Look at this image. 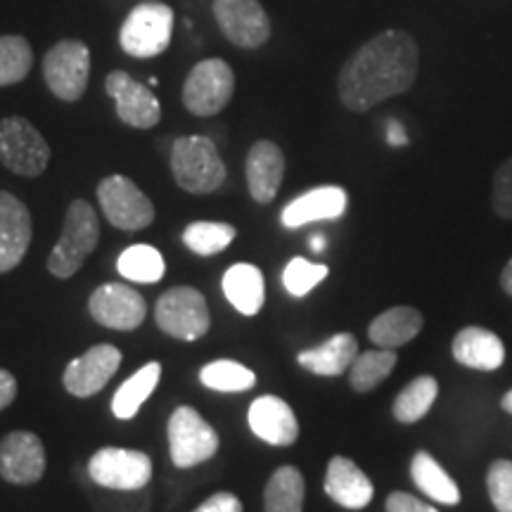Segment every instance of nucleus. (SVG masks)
Wrapping results in <instances>:
<instances>
[{"mask_svg":"<svg viewBox=\"0 0 512 512\" xmlns=\"http://www.w3.org/2000/svg\"><path fill=\"white\" fill-rule=\"evenodd\" d=\"M420 72L418 41L403 29H387L370 38L342 64L337 76L339 102L354 114L408 93Z\"/></svg>","mask_w":512,"mask_h":512,"instance_id":"f257e3e1","label":"nucleus"},{"mask_svg":"<svg viewBox=\"0 0 512 512\" xmlns=\"http://www.w3.org/2000/svg\"><path fill=\"white\" fill-rule=\"evenodd\" d=\"M171 174L178 188L190 195H209L226 183V164L214 140L185 136L171 145Z\"/></svg>","mask_w":512,"mask_h":512,"instance_id":"f03ea898","label":"nucleus"},{"mask_svg":"<svg viewBox=\"0 0 512 512\" xmlns=\"http://www.w3.org/2000/svg\"><path fill=\"white\" fill-rule=\"evenodd\" d=\"M100 242V219L86 200H74L64 214L62 233L48 256V271L60 280L74 278Z\"/></svg>","mask_w":512,"mask_h":512,"instance_id":"7ed1b4c3","label":"nucleus"},{"mask_svg":"<svg viewBox=\"0 0 512 512\" xmlns=\"http://www.w3.org/2000/svg\"><path fill=\"white\" fill-rule=\"evenodd\" d=\"M174 34V10L169 5L147 0L128 12L119 31L121 50L138 60L162 55Z\"/></svg>","mask_w":512,"mask_h":512,"instance_id":"20e7f679","label":"nucleus"},{"mask_svg":"<svg viewBox=\"0 0 512 512\" xmlns=\"http://www.w3.org/2000/svg\"><path fill=\"white\" fill-rule=\"evenodd\" d=\"M43 81L62 102H79L91 81V50L79 38H64L43 57Z\"/></svg>","mask_w":512,"mask_h":512,"instance_id":"39448f33","label":"nucleus"},{"mask_svg":"<svg viewBox=\"0 0 512 512\" xmlns=\"http://www.w3.org/2000/svg\"><path fill=\"white\" fill-rule=\"evenodd\" d=\"M235 93V72L221 57L197 62L183 83V105L195 117H216Z\"/></svg>","mask_w":512,"mask_h":512,"instance_id":"423d86ee","label":"nucleus"},{"mask_svg":"<svg viewBox=\"0 0 512 512\" xmlns=\"http://www.w3.org/2000/svg\"><path fill=\"white\" fill-rule=\"evenodd\" d=\"M50 145L24 117L0 119V164L12 174L38 178L50 164Z\"/></svg>","mask_w":512,"mask_h":512,"instance_id":"0eeeda50","label":"nucleus"},{"mask_svg":"<svg viewBox=\"0 0 512 512\" xmlns=\"http://www.w3.org/2000/svg\"><path fill=\"white\" fill-rule=\"evenodd\" d=\"M157 328L181 342H197L211 328V313L207 299L195 287H171L155 306Z\"/></svg>","mask_w":512,"mask_h":512,"instance_id":"6e6552de","label":"nucleus"},{"mask_svg":"<svg viewBox=\"0 0 512 512\" xmlns=\"http://www.w3.org/2000/svg\"><path fill=\"white\" fill-rule=\"evenodd\" d=\"M98 202L114 228L138 233L155 221V204L128 176L112 174L98 185Z\"/></svg>","mask_w":512,"mask_h":512,"instance_id":"1a4fd4ad","label":"nucleus"},{"mask_svg":"<svg viewBox=\"0 0 512 512\" xmlns=\"http://www.w3.org/2000/svg\"><path fill=\"white\" fill-rule=\"evenodd\" d=\"M219 434L192 406H178L169 418V453L176 467L202 465L219 451Z\"/></svg>","mask_w":512,"mask_h":512,"instance_id":"9d476101","label":"nucleus"},{"mask_svg":"<svg viewBox=\"0 0 512 512\" xmlns=\"http://www.w3.org/2000/svg\"><path fill=\"white\" fill-rule=\"evenodd\" d=\"M88 475L98 486L112 491H140L152 479V460L143 451L107 446L88 460Z\"/></svg>","mask_w":512,"mask_h":512,"instance_id":"9b49d317","label":"nucleus"},{"mask_svg":"<svg viewBox=\"0 0 512 512\" xmlns=\"http://www.w3.org/2000/svg\"><path fill=\"white\" fill-rule=\"evenodd\" d=\"M221 34L242 50H259L273 34L271 19L259 0H214L211 5Z\"/></svg>","mask_w":512,"mask_h":512,"instance_id":"f8f14e48","label":"nucleus"},{"mask_svg":"<svg viewBox=\"0 0 512 512\" xmlns=\"http://www.w3.org/2000/svg\"><path fill=\"white\" fill-rule=\"evenodd\" d=\"M46 446L38 434L15 430L0 439V479L15 486L38 484L46 475Z\"/></svg>","mask_w":512,"mask_h":512,"instance_id":"ddd939ff","label":"nucleus"},{"mask_svg":"<svg viewBox=\"0 0 512 512\" xmlns=\"http://www.w3.org/2000/svg\"><path fill=\"white\" fill-rule=\"evenodd\" d=\"M105 91L114 98L117 117L126 126L147 131V128H155L162 119V105H159L157 95L145 83L133 79L128 72L114 69V72L107 74Z\"/></svg>","mask_w":512,"mask_h":512,"instance_id":"4468645a","label":"nucleus"},{"mask_svg":"<svg viewBox=\"0 0 512 512\" xmlns=\"http://www.w3.org/2000/svg\"><path fill=\"white\" fill-rule=\"evenodd\" d=\"M88 311L95 323L110 330H136L145 323L147 304L140 294L124 283H107L88 299Z\"/></svg>","mask_w":512,"mask_h":512,"instance_id":"2eb2a0df","label":"nucleus"},{"mask_svg":"<svg viewBox=\"0 0 512 512\" xmlns=\"http://www.w3.org/2000/svg\"><path fill=\"white\" fill-rule=\"evenodd\" d=\"M121 351L114 344H95L64 368L62 384L76 399H88L105 389L121 366Z\"/></svg>","mask_w":512,"mask_h":512,"instance_id":"dca6fc26","label":"nucleus"},{"mask_svg":"<svg viewBox=\"0 0 512 512\" xmlns=\"http://www.w3.org/2000/svg\"><path fill=\"white\" fill-rule=\"evenodd\" d=\"M34 238V223L27 204L12 192L0 190V273L22 264Z\"/></svg>","mask_w":512,"mask_h":512,"instance_id":"f3484780","label":"nucleus"},{"mask_svg":"<svg viewBox=\"0 0 512 512\" xmlns=\"http://www.w3.org/2000/svg\"><path fill=\"white\" fill-rule=\"evenodd\" d=\"M247 188L254 202L271 204L285 178V155L273 140H256L245 162Z\"/></svg>","mask_w":512,"mask_h":512,"instance_id":"a211bd4d","label":"nucleus"},{"mask_svg":"<svg viewBox=\"0 0 512 512\" xmlns=\"http://www.w3.org/2000/svg\"><path fill=\"white\" fill-rule=\"evenodd\" d=\"M249 427L261 441L271 446H292L299 439V420L290 403L280 396H259L249 406Z\"/></svg>","mask_w":512,"mask_h":512,"instance_id":"6ab92c4d","label":"nucleus"},{"mask_svg":"<svg viewBox=\"0 0 512 512\" xmlns=\"http://www.w3.org/2000/svg\"><path fill=\"white\" fill-rule=\"evenodd\" d=\"M347 190L339 188V185H320L304 195H299L297 200H292L280 214V223L285 228H302L316 221H332L339 219L347 209Z\"/></svg>","mask_w":512,"mask_h":512,"instance_id":"aec40b11","label":"nucleus"},{"mask_svg":"<svg viewBox=\"0 0 512 512\" xmlns=\"http://www.w3.org/2000/svg\"><path fill=\"white\" fill-rule=\"evenodd\" d=\"M323 486L325 494L347 510H363L375 496L370 477L347 456L330 458Z\"/></svg>","mask_w":512,"mask_h":512,"instance_id":"412c9836","label":"nucleus"},{"mask_svg":"<svg viewBox=\"0 0 512 512\" xmlns=\"http://www.w3.org/2000/svg\"><path fill=\"white\" fill-rule=\"evenodd\" d=\"M453 358L460 366L472 370H498L505 363V347L503 339L496 332L482 328V325H467L453 337L451 344Z\"/></svg>","mask_w":512,"mask_h":512,"instance_id":"4be33fe9","label":"nucleus"},{"mask_svg":"<svg viewBox=\"0 0 512 512\" xmlns=\"http://www.w3.org/2000/svg\"><path fill=\"white\" fill-rule=\"evenodd\" d=\"M358 356V339L351 332H337L318 347L299 351L297 363L320 377H339L351 368Z\"/></svg>","mask_w":512,"mask_h":512,"instance_id":"5701e85b","label":"nucleus"},{"mask_svg":"<svg viewBox=\"0 0 512 512\" xmlns=\"http://www.w3.org/2000/svg\"><path fill=\"white\" fill-rule=\"evenodd\" d=\"M422 328H425V316L415 306H392L370 323L368 337L380 349H399L413 342Z\"/></svg>","mask_w":512,"mask_h":512,"instance_id":"b1692460","label":"nucleus"},{"mask_svg":"<svg viewBox=\"0 0 512 512\" xmlns=\"http://www.w3.org/2000/svg\"><path fill=\"white\" fill-rule=\"evenodd\" d=\"M223 294L242 316H256L266 302L264 273L252 264H235L223 275Z\"/></svg>","mask_w":512,"mask_h":512,"instance_id":"393cba45","label":"nucleus"},{"mask_svg":"<svg viewBox=\"0 0 512 512\" xmlns=\"http://www.w3.org/2000/svg\"><path fill=\"white\" fill-rule=\"evenodd\" d=\"M411 477L413 484L427 498H432L434 503L451 505V508L460 503V489L456 479L448 475L430 451H415L411 460Z\"/></svg>","mask_w":512,"mask_h":512,"instance_id":"a878e982","label":"nucleus"},{"mask_svg":"<svg viewBox=\"0 0 512 512\" xmlns=\"http://www.w3.org/2000/svg\"><path fill=\"white\" fill-rule=\"evenodd\" d=\"M159 380H162V363L152 361L136 370L112 396V413L119 420H133L143 403L155 392Z\"/></svg>","mask_w":512,"mask_h":512,"instance_id":"bb28decb","label":"nucleus"},{"mask_svg":"<svg viewBox=\"0 0 512 512\" xmlns=\"http://www.w3.org/2000/svg\"><path fill=\"white\" fill-rule=\"evenodd\" d=\"M306 498L304 475L294 465H283L273 472L264 489L266 512H302Z\"/></svg>","mask_w":512,"mask_h":512,"instance_id":"cd10ccee","label":"nucleus"},{"mask_svg":"<svg viewBox=\"0 0 512 512\" xmlns=\"http://www.w3.org/2000/svg\"><path fill=\"white\" fill-rule=\"evenodd\" d=\"M437 396H439L437 377L432 375L415 377V380L408 382L406 387L396 394L394 406H392L396 422H401V425H415V422H420L427 413L432 411Z\"/></svg>","mask_w":512,"mask_h":512,"instance_id":"c85d7f7f","label":"nucleus"},{"mask_svg":"<svg viewBox=\"0 0 512 512\" xmlns=\"http://www.w3.org/2000/svg\"><path fill=\"white\" fill-rule=\"evenodd\" d=\"M399 363L396 349H370L356 356V361L349 368V384L358 394L373 392L375 387L392 375V370Z\"/></svg>","mask_w":512,"mask_h":512,"instance_id":"c756f323","label":"nucleus"},{"mask_svg":"<svg viewBox=\"0 0 512 512\" xmlns=\"http://www.w3.org/2000/svg\"><path fill=\"white\" fill-rule=\"evenodd\" d=\"M117 271L131 283H159L166 273L162 252L152 245H133L121 252L117 261Z\"/></svg>","mask_w":512,"mask_h":512,"instance_id":"7c9ffc66","label":"nucleus"},{"mask_svg":"<svg viewBox=\"0 0 512 512\" xmlns=\"http://www.w3.org/2000/svg\"><path fill=\"white\" fill-rule=\"evenodd\" d=\"M34 67V50L24 36H0V88L15 86L27 79Z\"/></svg>","mask_w":512,"mask_h":512,"instance_id":"2f4dec72","label":"nucleus"},{"mask_svg":"<svg viewBox=\"0 0 512 512\" xmlns=\"http://www.w3.org/2000/svg\"><path fill=\"white\" fill-rule=\"evenodd\" d=\"M238 230L221 221H195L183 230V245L200 256L219 254L230 247Z\"/></svg>","mask_w":512,"mask_h":512,"instance_id":"473e14b6","label":"nucleus"},{"mask_svg":"<svg viewBox=\"0 0 512 512\" xmlns=\"http://www.w3.org/2000/svg\"><path fill=\"white\" fill-rule=\"evenodd\" d=\"M200 382L204 387L214 389V392H247L256 384V375L247 366H242L238 361H211L200 370Z\"/></svg>","mask_w":512,"mask_h":512,"instance_id":"72a5a7b5","label":"nucleus"},{"mask_svg":"<svg viewBox=\"0 0 512 512\" xmlns=\"http://www.w3.org/2000/svg\"><path fill=\"white\" fill-rule=\"evenodd\" d=\"M325 278H328V266L311 264L304 256H294L283 271V285L292 297H306Z\"/></svg>","mask_w":512,"mask_h":512,"instance_id":"f704fd0d","label":"nucleus"},{"mask_svg":"<svg viewBox=\"0 0 512 512\" xmlns=\"http://www.w3.org/2000/svg\"><path fill=\"white\" fill-rule=\"evenodd\" d=\"M486 491L496 512H512V460L498 458L486 470Z\"/></svg>","mask_w":512,"mask_h":512,"instance_id":"c9c22d12","label":"nucleus"},{"mask_svg":"<svg viewBox=\"0 0 512 512\" xmlns=\"http://www.w3.org/2000/svg\"><path fill=\"white\" fill-rule=\"evenodd\" d=\"M491 209L498 219L512 221V155L498 164L491 183Z\"/></svg>","mask_w":512,"mask_h":512,"instance_id":"e433bc0d","label":"nucleus"},{"mask_svg":"<svg viewBox=\"0 0 512 512\" xmlns=\"http://www.w3.org/2000/svg\"><path fill=\"white\" fill-rule=\"evenodd\" d=\"M384 512H439L434 505L420 501L406 491H392L384 501Z\"/></svg>","mask_w":512,"mask_h":512,"instance_id":"4c0bfd02","label":"nucleus"},{"mask_svg":"<svg viewBox=\"0 0 512 512\" xmlns=\"http://www.w3.org/2000/svg\"><path fill=\"white\" fill-rule=\"evenodd\" d=\"M192 512H242V501L230 491H219V494L209 496L207 501L197 505Z\"/></svg>","mask_w":512,"mask_h":512,"instance_id":"58836bf2","label":"nucleus"},{"mask_svg":"<svg viewBox=\"0 0 512 512\" xmlns=\"http://www.w3.org/2000/svg\"><path fill=\"white\" fill-rule=\"evenodd\" d=\"M17 399V377L10 370L0 368V413Z\"/></svg>","mask_w":512,"mask_h":512,"instance_id":"ea45409f","label":"nucleus"},{"mask_svg":"<svg viewBox=\"0 0 512 512\" xmlns=\"http://www.w3.org/2000/svg\"><path fill=\"white\" fill-rule=\"evenodd\" d=\"M501 290L508 294V297H512V259L503 266L501 271Z\"/></svg>","mask_w":512,"mask_h":512,"instance_id":"a19ab883","label":"nucleus"},{"mask_svg":"<svg viewBox=\"0 0 512 512\" xmlns=\"http://www.w3.org/2000/svg\"><path fill=\"white\" fill-rule=\"evenodd\" d=\"M501 408H503L505 413H510V415H512V389H510V392H505V394H503V399H501Z\"/></svg>","mask_w":512,"mask_h":512,"instance_id":"79ce46f5","label":"nucleus"},{"mask_svg":"<svg viewBox=\"0 0 512 512\" xmlns=\"http://www.w3.org/2000/svg\"><path fill=\"white\" fill-rule=\"evenodd\" d=\"M311 247L316 249V252H323V249H325V238H320V235H318V238H313L311 240Z\"/></svg>","mask_w":512,"mask_h":512,"instance_id":"37998d69","label":"nucleus"}]
</instances>
